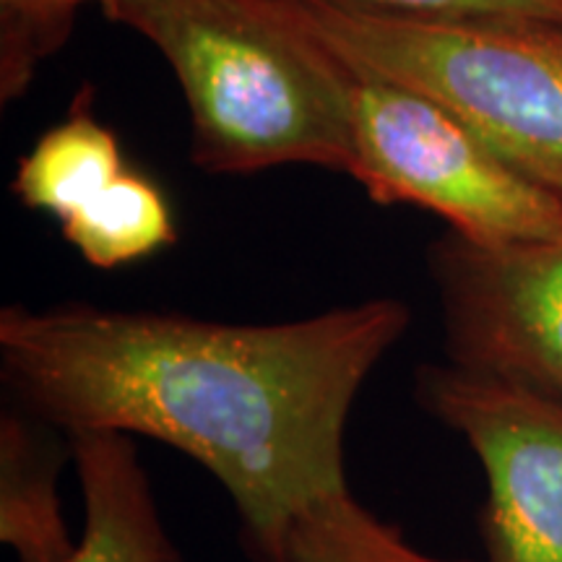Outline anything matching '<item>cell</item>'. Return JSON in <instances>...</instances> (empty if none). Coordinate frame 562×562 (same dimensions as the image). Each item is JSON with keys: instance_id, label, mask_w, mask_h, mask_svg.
<instances>
[{"instance_id": "obj_12", "label": "cell", "mask_w": 562, "mask_h": 562, "mask_svg": "<svg viewBox=\"0 0 562 562\" xmlns=\"http://www.w3.org/2000/svg\"><path fill=\"white\" fill-rule=\"evenodd\" d=\"M91 0H0L3 37V100L21 94L37 63L50 55L70 32V19ZM104 0H100V5Z\"/></svg>"}, {"instance_id": "obj_11", "label": "cell", "mask_w": 562, "mask_h": 562, "mask_svg": "<svg viewBox=\"0 0 562 562\" xmlns=\"http://www.w3.org/2000/svg\"><path fill=\"white\" fill-rule=\"evenodd\" d=\"M286 562H469L417 550L396 526L364 508L351 492L326 497L300 518Z\"/></svg>"}, {"instance_id": "obj_3", "label": "cell", "mask_w": 562, "mask_h": 562, "mask_svg": "<svg viewBox=\"0 0 562 562\" xmlns=\"http://www.w3.org/2000/svg\"><path fill=\"white\" fill-rule=\"evenodd\" d=\"M279 5L355 74L430 97L562 203L560 24L419 21L323 0Z\"/></svg>"}, {"instance_id": "obj_6", "label": "cell", "mask_w": 562, "mask_h": 562, "mask_svg": "<svg viewBox=\"0 0 562 562\" xmlns=\"http://www.w3.org/2000/svg\"><path fill=\"white\" fill-rule=\"evenodd\" d=\"M448 364L562 398V237L430 252Z\"/></svg>"}, {"instance_id": "obj_10", "label": "cell", "mask_w": 562, "mask_h": 562, "mask_svg": "<svg viewBox=\"0 0 562 562\" xmlns=\"http://www.w3.org/2000/svg\"><path fill=\"white\" fill-rule=\"evenodd\" d=\"M60 227L83 261L102 271L144 261L178 243L165 193L128 167L100 195L66 216Z\"/></svg>"}, {"instance_id": "obj_9", "label": "cell", "mask_w": 562, "mask_h": 562, "mask_svg": "<svg viewBox=\"0 0 562 562\" xmlns=\"http://www.w3.org/2000/svg\"><path fill=\"white\" fill-rule=\"evenodd\" d=\"M123 170L115 133L79 110L47 131L19 161L13 193L26 209L45 211L63 222L100 195Z\"/></svg>"}, {"instance_id": "obj_7", "label": "cell", "mask_w": 562, "mask_h": 562, "mask_svg": "<svg viewBox=\"0 0 562 562\" xmlns=\"http://www.w3.org/2000/svg\"><path fill=\"white\" fill-rule=\"evenodd\" d=\"M68 451L83 492V533L68 562H180L133 438L79 432Z\"/></svg>"}, {"instance_id": "obj_4", "label": "cell", "mask_w": 562, "mask_h": 562, "mask_svg": "<svg viewBox=\"0 0 562 562\" xmlns=\"http://www.w3.org/2000/svg\"><path fill=\"white\" fill-rule=\"evenodd\" d=\"M349 110V178L375 203L427 209L482 245L562 237V203L430 97L351 70Z\"/></svg>"}, {"instance_id": "obj_1", "label": "cell", "mask_w": 562, "mask_h": 562, "mask_svg": "<svg viewBox=\"0 0 562 562\" xmlns=\"http://www.w3.org/2000/svg\"><path fill=\"white\" fill-rule=\"evenodd\" d=\"M409 321L391 297L263 326L11 305L0 372L16 409L68 438L121 432L201 463L227 490L250 558L286 562L300 518L349 490L351 406Z\"/></svg>"}, {"instance_id": "obj_2", "label": "cell", "mask_w": 562, "mask_h": 562, "mask_svg": "<svg viewBox=\"0 0 562 562\" xmlns=\"http://www.w3.org/2000/svg\"><path fill=\"white\" fill-rule=\"evenodd\" d=\"M102 11L170 63L203 170H355L351 70L279 0H104Z\"/></svg>"}, {"instance_id": "obj_13", "label": "cell", "mask_w": 562, "mask_h": 562, "mask_svg": "<svg viewBox=\"0 0 562 562\" xmlns=\"http://www.w3.org/2000/svg\"><path fill=\"white\" fill-rule=\"evenodd\" d=\"M339 9L419 21H537L562 26V0H323Z\"/></svg>"}, {"instance_id": "obj_8", "label": "cell", "mask_w": 562, "mask_h": 562, "mask_svg": "<svg viewBox=\"0 0 562 562\" xmlns=\"http://www.w3.org/2000/svg\"><path fill=\"white\" fill-rule=\"evenodd\" d=\"M45 427L21 409L0 419V539L19 562H68L79 544L60 510L63 453Z\"/></svg>"}, {"instance_id": "obj_5", "label": "cell", "mask_w": 562, "mask_h": 562, "mask_svg": "<svg viewBox=\"0 0 562 562\" xmlns=\"http://www.w3.org/2000/svg\"><path fill=\"white\" fill-rule=\"evenodd\" d=\"M417 398L480 461L484 562H562V398L456 364L422 368Z\"/></svg>"}]
</instances>
